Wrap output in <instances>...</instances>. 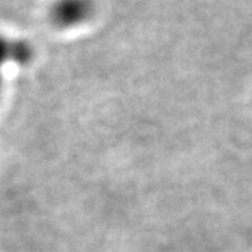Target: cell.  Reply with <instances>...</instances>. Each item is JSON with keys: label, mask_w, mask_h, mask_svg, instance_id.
Returning <instances> with one entry per match:
<instances>
[{"label": "cell", "mask_w": 252, "mask_h": 252, "mask_svg": "<svg viewBox=\"0 0 252 252\" xmlns=\"http://www.w3.org/2000/svg\"><path fill=\"white\" fill-rule=\"evenodd\" d=\"M93 11V0H56L52 4L51 17L59 26L77 24Z\"/></svg>", "instance_id": "cell-1"}]
</instances>
